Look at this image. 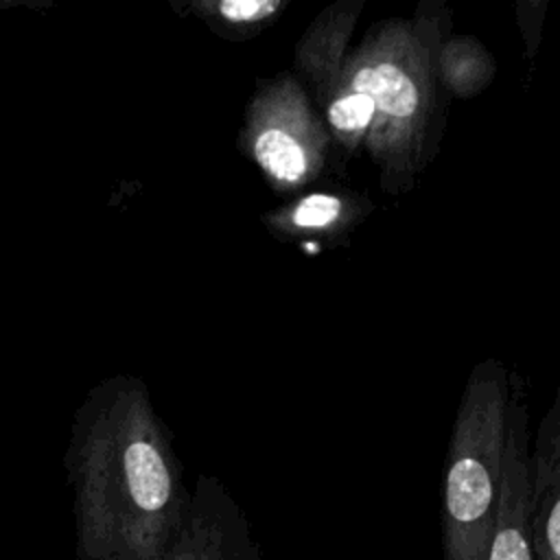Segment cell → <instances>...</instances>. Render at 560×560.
Instances as JSON below:
<instances>
[{
  "mask_svg": "<svg viewBox=\"0 0 560 560\" xmlns=\"http://www.w3.org/2000/svg\"><path fill=\"white\" fill-rule=\"evenodd\" d=\"M179 15H192L217 37L249 42L271 28L291 0H171Z\"/></svg>",
  "mask_w": 560,
  "mask_h": 560,
  "instance_id": "9",
  "label": "cell"
},
{
  "mask_svg": "<svg viewBox=\"0 0 560 560\" xmlns=\"http://www.w3.org/2000/svg\"><path fill=\"white\" fill-rule=\"evenodd\" d=\"M319 116L328 129L332 147L346 160H350L361 147H365V140L372 131L374 103L341 72V79Z\"/></svg>",
  "mask_w": 560,
  "mask_h": 560,
  "instance_id": "11",
  "label": "cell"
},
{
  "mask_svg": "<svg viewBox=\"0 0 560 560\" xmlns=\"http://www.w3.org/2000/svg\"><path fill=\"white\" fill-rule=\"evenodd\" d=\"M236 144L278 195H300L330 158L328 129L293 72L258 81Z\"/></svg>",
  "mask_w": 560,
  "mask_h": 560,
  "instance_id": "4",
  "label": "cell"
},
{
  "mask_svg": "<svg viewBox=\"0 0 560 560\" xmlns=\"http://www.w3.org/2000/svg\"><path fill=\"white\" fill-rule=\"evenodd\" d=\"M164 560H262L249 521L228 488L212 475H197L179 538Z\"/></svg>",
  "mask_w": 560,
  "mask_h": 560,
  "instance_id": "6",
  "label": "cell"
},
{
  "mask_svg": "<svg viewBox=\"0 0 560 560\" xmlns=\"http://www.w3.org/2000/svg\"><path fill=\"white\" fill-rule=\"evenodd\" d=\"M558 466H560V385L549 411L545 413L538 427L534 451H529V468L534 472L551 470Z\"/></svg>",
  "mask_w": 560,
  "mask_h": 560,
  "instance_id": "13",
  "label": "cell"
},
{
  "mask_svg": "<svg viewBox=\"0 0 560 560\" xmlns=\"http://www.w3.org/2000/svg\"><path fill=\"white\" fill-rule=\"evenodd\" d=\"M529 477L534 560H560V466Z\"/></svg>",
  "mask_w": 560,
  "mask_h": 560,
  "instance_id": "12",
  "label": "cell"
},
{
  "mask_svg": "<svg viewBox=\"0 0 560 560\" xmlns=\"http://www.w3.org/2000/svg\"><path fill=\"white\" fill-rule=\"evenodd\" d=\"M497 77L490 50L472 35H448L438 52V81L451 98H472Z\"/></svg>",
  "mask_w": 560,
  "mask_h": 560,
  "instance_id": "10",
  "label": "cell"
},
{
  "mask_svg": "<svg viewBox=\"0 0 560 560\" xmlns=\"http://www.w3.org/2000/svg\"><path fill=\"white\" fill-rule=\"evenodd\" d=\"M545 11H547V0H525L516 4V24L521 28L527 57H534L538 50Z\"/></svg>",
  "mask_w": 560,
  "mask_h": 560,
  "instance_id": "14",
  "label": "cell"
},
{
  "mask_svg": "<svg viewBox=\"0 0 560 560\" xmlns=\"http://www.w3.org/2000/svg\"><path fill=\"white\" fill-rule=\"evenodd\" d=\"M374 210L368 195L350 188L300 192L267 210L260 221L282 243H341Z\"/></svg>",
  "mask_w": 560,
  "mask_h": 560,
  "instance_id": "7",
  "label": "cell"
},
{
  "mask_svg": "<svg viewBox=\"0 0 560 560\" xmlns=\"http://www.w3.org/2000/svg\"><path fill=\"white\" fill-rule=\"evenodd\" d=\"M451 28L448 4L424 0L411 18L372 24L346 57L343 77L374 103L365 149L387 195L409 192L435 155L442 125L438 52Z\"/></svg>",
  "mask_w": 560,
  "mask_h": 560,
  "instance_id": "2",
  "label": "cell"
},
{
  "mask_svg": "<svg viewBox=\"0 0 560 560\" xmlns=\"http://www.w3.org/2000/svg\"><path fill=\"white\" fill-rule=\"evenodd\" d=\"M486 560H534L529 409L525 383L516 374L510 376L501 490Z\"/></svg>",
  "mask_w": 560,
  "mask_h": 560,
  "instance_id": "5",
  "label": "cell"
},
{
  "mask_svg": "<svg viewBox=\"0 0 560 560\" xmlns=\"http://www.w3.org/2000/svg\"><path fill=\"white\" fill-rule=\"evenodd\" d=\"M63 470L77 560L168 556L184 529L190 490L142 378L114 374L88 389L70 422Z\"/></svg>",
  "mask_w": 560,
  "mask_h": 560,
  "instance_id": "1",
  "label": "cell"
},
{
  "mask_svg": "<svg viewBox=\"0 0 560 560\" xmlns=\"http://www.w3.org/2000/svg\"><path fill=\"white\" fill-rule=\"evenodd\" d=\"M363 0H339L322 9L295 44L293 74L311 103L322 112L335 92L348 57L350 37L359 24Z\"/></svg>",
  "mask_w": 560,
  "mask_h": 560,
  "instance_id": "8",
  "label": "cell"
},
{
  "mask_svg": "<svg viewBox=\"0 0 560 560\" xmlns=\"http://www.w3.org/2000/svg\"><path fill=\"white\" fill-rule=\"evenodd\" d=\"M510 372L499 359L479 361L457 405L442 492L444 560H486L494 529Z\"/></svg>",
  "mask_w": 560,
  "mask_h": 560,
  "instance_id": "3",
  "label": "cell"
}]
</instances>
